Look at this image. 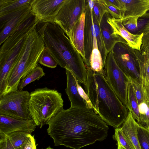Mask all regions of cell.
Returning a JSON list of instances; mask_svg holds the SVG:
<instances>
[{
    "mask_svg": "<svg viewBox=\"0 0 149 149\" xmlns=\"http://www.w3.org/2000/svg\"><path fill=\"white\" fill-rule=\"evenodd\" d=\"M104 71L108 83L127 107V89L129 81L127 77L117 64L112 52H109L107 56Z\"/></svg>",
    "mask_w": 149,
    "mask_h": 149,
    "instance_id": "7",
    "label": "cell"
},
{
    "mask_svg": "<svg viewBox=\"0 0 149 149\" xmlns=\"http://www.w3.org/2000/svg\"><path fill=\"white\" fill-rule=\"evenodd\" d=\"M113 138L120 143L125 149H135L130 141L123 133L120 127L116 128Z\"/></svg>",
    "mask_w": 149,
    "mask_h": 149,
    "instance_id": "35",
    "label": "cell"
},
{
    "mask_svg": "<svg viewBox=\"0 0 149 149\" xmlns=\"http://www.w3.org/2000/svg\"><path fill=\"white\" fill-rule=\"evenodd\" d=\"M143 87L146 99L147 100L149 101V81L147 85L146 86Z\"/></svg>",
    "mask_w": 149,
    "mask_h": 149,
    "instance_id": "40",
    "label": "cell"
},
{
    "mask_svg": "<svg viewBox=\"0 0 149 149\" xmlns=\"http://www.w3.org/2000/svg\"><path fill=\"white\" fill-rule=\"evenodd\" d=\"M36 126L32 119L22 120L0 115V136L17 131L31 134Z\"/></svg>",
    "mask_w": 149,
    "mask_h": 149,
    "instance_id": "15",
    "label": "cell"
},
{
    "mask_svg": "<svg viewBox=\"0 0 149 149\" xmlns=\"http://www.w3.org/2000/svg\"><path fill=\"white\" fill-rule=\"evenodd\" d=\"M92 16L98 47L101 53L103 63L105 65L106 57L108 53L105 48L102 38L100 28V23L97 21L93 10Z\"/></svg>",
    "mask_w": 149,
    "mask_h": 149,
    "instance_id": "27",
    "label": "cell"
},
{
    "mask_svg": "<svg viewBox=\"0 0 149 149\" xmlns=\"http://www.w3.org/2000/svg\"><path fill=\"white\" fill-rule=\"evenodd\" d=\"M45 47L43 38L36 26L24 38L3 96L18 90L20 81L38 66Z\"/></svg>",
    "mask_w": 149,
    "mask_h": 149,
    "instance_id": "4",
    "label": "cell"
},
{
    "mask_svg": "<svg viewBox=\"0 0 149 149\" xmlns=\"http://www.w3.org/2000/svg\"><path fill=\"white\" fill-rule=\"evenodd\" d=\"M29 134L17 131L0 136V149H15L20 147Z\"/></svg>",
    "mask_w": 149,
    "mask_h": 149,
    "instance_id": "22",
    "label": "cell"
},
{
    "mask_svg": "<svg viewBox=\"0 0 149 149\" xmlns=\"http://www.w3.org/2000/svg\"><path fill=\"white\" fill-rule=\"evenodd\" d=\"M139 106L141 125L149 130V101L146 100Z\"/></svg>",
    "mask_w": 149,
    "mask_h": 149,
    "instance_id": "30",
    "label": "cell"
},
{
    "mask_svg": "<svg viewBox=\"0 0 149 149\" xmlns=\"http://www.w3.org/2000/svg\"><path fill=\"white\" fill-rule=\"evenodd\" d=\"M45 75L42 68L40 66H37L26 77L20 81L18 90H22L26 86L36 80H39Z\"/></svg>",
    "mask_w": 149,
    "mask_h": 149,
    "instance_id": "28",
    "label": "cell"
},
{
    "mask_svg": "<svg viewBox=\"0 0 149 149\" xmlns=\"http://www.w3.org/2000/svg\"><path fill=\"white\" fill-rule=\"evenodd\" d=\"M127 108L131 112L134 118L141 125L139 104L132 86L129 81L127 89Z\"/></svg>",
    "mask_w": 149,
    "mask_h": 149,
    "instance_id": "23",
    "label": "cell"
},
{
    "mask_svg": "<svg viewBox=\"0 0 149 149\" xmlns=\"http://www.w3.org/2000/svg\"><path fill=\"white\" fill-rule=\"evenodd\" d=\"M127 78L132 86L139 105L147 100L144 87L142 83L130 77Z\"/></svg>",
    "mask_w": 149,
    "mask_h": 149,
    "instance_id": "29",
    "label": "cell"
},
{
    "mask_svg": "<svg viewBox=\"0 0 149 149\" xmlns=\"http://www.w3.org/2000/svg\"><path fill=\"white\" fill-rule=\"evenodd\" d=\"M138 19L137 17H131L121 20L124 26L130 32V31H135L137 29Z\"/></svg>",
    "mask_w": 149,
    "mask_h": 149,
    "instance_id": "36",
    "label": "cell"
},
{
    "mask_svg": "<svg viewBox=\"0 0 149 149\" xmlns=\"http://www.w3.org/2000/svg\"><path fill=\"white\" fill-rule=\"evenodd\" d=\"M93 110L70 108L58 112L47 124V133L54 145L80 149L105 139L109 127Z\"/></svg>",
    "mask_w": 149,
    "mask_h": 149,
    "instance_id": "1",
    "label": "cell"
},
{
    "mask_svg": "<svg viewBox=\"0 0 149 149\" xmlns=\"http://www.w3.org/2000/svg\"><path fill=\"white\" fill-rule=\"evenodd\" d=\"M103 5L106 12L116 19H122L123 17L124 11L119 9L107 2L105 0H100Z\"/></svg>",
    "mask_w": 149,
    "mask_h": 149,
    "instance_id": "34",
    "label": "cell"
},
{
    "mask_svg": "<svg viewBox=\"0 0 149 149\" xmlns=\"http://www.w3.org/2000/svg\"><path fill=\"white\" fill-rule=\"evenodd\" d=\"M137 136L141 149H149V130L139 125Z\"/></svg>",
    "mask_w": 149,
    "mask_h": 149,
    "instance_id": "33",
    "label": "cell"
},
{
    "mask_svg": "<svg viewBox=\"0 0 149 149\" xmlns=\"http://www.w3.org/2000/svg\"><path fill=\"white\" fill-rule=\"evenodd\" d=\"M86 68L87 77L84 85L94 112L107 124L115 128L120 127L127 117L128 109L109 86L104 73Z\"/></svg>",
    "mask_w": 149,
    "mask_h": 149,
    "instance_id": "2",
    "label": "cell"
},
{
    "mask_svg": "<svg viewBox=\"0 0 149 149\" xmlns=\"http://www.w3.org/2000/svg\"><path fill=\"white\" fill-rule=\"evenodd\" d=\"M112 52L117 64L126 75L142 83L139 66L133 49L127 44L118 42Z\"/></svg>",
    "mask_w": 149,
    "mask_h": 149,
    "instance_id": "8",
    "label": "cell"
},
{
    "mask_svg": "<svg viewBox=\"0 0 149 149\" xmlns=\"http://www.w3.org/2000/svg\"><path fill=\"white\" fill-rule=\"evenodd\" d=\"M62 94L57 90L47 87L30 93L29 109L32 119L40 128L63 109Z\"/></svg>",
    "mask_w": 149,
    "mask_h": 149,
    "instance_id": "5",
    "label": "cell"
},
{
    "mask_svg": "<svg viewBox=\"0 0 149 149\" xmlns=\"http://www.w3.org/2000/svg\"><path fill=\"white\" fill-rule=\"evenodd\" d=\"M25 37L14 47L0 53V97L3 95L8 78L14 66Z\"/></svg>",
    "mask_w": 149,
    "mask_h": 149,
    "instance_id": "11",
    "label": "cell"
},
{
    "mask_svg": "<svg viewBox=\"0 0 149 149\" xmlns=\"http://www.w3.org/2000/svg\"><path fill=\"white\" fill-rule=\"evenodd\" d=\"M44 45L61 68L71 71L78 81L84 84L87 71L81 55L60 26L54 22H40L36 26Z\"/></svg>",
    "mask_w": 149,
    "mask_h": 149,
    "instance_id": "3",
    "label": "cell"
},
{
    "mask_svg": "<svg viewBox=\"0 0 149 149\" xmlns=\"http://www.w3.org/2000/svg\"><path fill=\"white\" fill-rule=\"evenodd\" d=\"M38 63L45 66L52 68H56L58 65L50 52L45 47L41 55Z\"/></svg>",
    "mask_w": 149,
    "mask_h": 149,
    "instance_id": "31",
    "label": "cell"
},
{
    "mask_svg": "<svg viewBox=\"0 0 149 149\" xmlns=\"http://www.w3.org/2000/svg\"><path fill=\"white\" fill-rule=\"evenodd\" d=\"M77 86L79 93L81 97L85 102L88 108L92 109L94 111L95 109L93 106L88 96L84 90L79 84L78 80L77 81Z\"/></svg>",
    "mask_w": 149,
    "mask_h": 149,
    "instance_id": "38",
    "label": "cell"
},
{
    "mask_svg": "<svg viewBox=\"0 0 149 149\" xmlns=\"http://www.w3.org/2000/svg\"><path fill=\"white\" fill-rule=\"evenodd\" d=\"M109 14L108 13L106 12L100 23L102 38L105 48L108 53L112 52L114 46L117 43L121 42L128 44L127 41L120 36L118 35L116 36H112L113 30L107 21Z\"/></svg>",
    "mask_w": 149,
    "mask_h": 149,
    "instance_id": "19",
    "label": "cell"
},
{
    "mask_svg": "<svg viewBox=\"0 0 149 149\" xmlns=\"http://www.w3.org/2000/svg\"><path fill=\"white\" fill-rule=\"evenodd\" d=\"M19 149H36V145L34 136L29 134L26 139Z\"/></svg>",
    "mask_w": 149,
    "mask_h": 149,
    "instance_id": "39",
    "label": "cell"
},
{
    "mask_svg": "<svg viewBox=\"0 0 149 149\" xmlns=\"http://www.w3.org/2000/svg\"><path fill=\"white\" fill-rule=\"evenodd\" d=\"M93 11L99 23L106 12L105 8L100 0H94Z\"/></svg>",
    "mask_w": 149,
    "mask_h": 149,
    "instance_id": "37",
    "label": "cell"
},
{
    "mask_svg": "<svg viewBox=\"0 0 149 149\" xmlns=\"http://www.w3.org/2000/svg\"><path fill=\"white\" fill-rule=\"evenodd\" d=\"M34 0H0V16L31 5Z\"/></svg>",
    "mask_w": 149,
    "mask_h": 149,
    "instance_id": "26",
    "label": "cell"
},
{
    "mask_svg": "<svg viewBox=\"0 0 149 149\" xmlns=\"http://www.w3.org/2000/svg\"><path fill=\"white\" fill-rule=\"evenodd\" d=\"M19 149V148H16V149Z\"/></svg>",
    "mask_w": 149,
    "mask_h": 149,
    "instance_id": "43",
    "label": "cell"
},
{
    "mask_svg": "<svg viewBox=\"0 0 149 149\" xmlns=\"http://www.w3.org/2000/svg\"><path fill=\"white\" fill-rule=\"evenodd\" d=\"M104 64L98 47L96 36L95 37L93 50L89 60V67L97 72L104 73Z\"/></svg>",
    "mask_w": 149,
    "mask_h": 149,
    "instance_id": "24",
    "label": "cell"
},
{
    "mask_svg": "<svg viewBox=\"0 0 149 149\" xmlns=\"http://www.w3.org/2000/svg\"><path fill=\"white\" fill-rule=\"evenodd\" d=\"M67 77V87L65 92L70 102L71 108H87L85 102L79 95L77 86L78 80L73 73L65 69Z\"/></svg>",
    "mask_w": 149,
    "mask_h": 149,
    "instance_id": "18",
    "label": "cell"
},
{
    "mask_svg": "<svg viewBox=\"0 0 149 149\" xmlns=\"http://www.w3.org/2000/svg\"><path fill=\"white\" fill-rule=\"evenodd\" d=\"M121 1L125 8L122 19L131 17L139 18L149 10V0H121Z\"/></svg>",
    "mask_w": 149,
    "mask_h": 149,
    "instance_id": "20",
    "label": "cell"
},
{
    "mask_svg": "<svg viewBox=\"0 0 149 149\" xmlns=\"http://www.w3.org/2000/svg\"><path fill=\"white\" fill-rule=\"evenodd\" d=\"M139 125L129 111L127 117L120 127L123 133L135 149H141L137 136V130Z\"/></svg>",
    "mask_w": 149,
    "mask_h": 149,
    "instance_id": "21",
    "label": "cell"
},
{
    "mask_svg": "<svg viewBox=\"0 0 149 149\" xmlns=\"http://www.w3.org/2000/svg\"><path fill=\"white\" fill-rule=\"evenodd\" d=\"M85 12L83 13L75 23L70 31L66 35L73 47L81 56L85 64L84 47V27Z\"/></svg>",
    "mask_w": 149,
    "mask_h": 149,
    "instance_id": "17",
    "label": "cell"
},
{
    "mask_svg": "<svg viewBox=\"0 0 149 149\" xmlns=\"http://www.w3.org/2000/svg\"><path fill=\"white\" fill-rule=\"evenodd\" d=\"M30 95L27 91L17 90L0 97V115L22 120L32 119L29 105Z\"/></svg>",
    "mask_w": 149,
    "mask_h": 149,
    "instance_id": "6",
    "label": "cell"
},
{
    "mask_svg": "<svg viewBox=\"0 0 149 149\" xmlns=\"http://www.w3.org/2000/svg\"><path fill=\"white\" fill-rule=\"evenodd\" d=\"M53 149L50 146H49V147H47V148H45V149Z\"/></svg>",
    "mask_w": 149,
    "mask_h": 149,
    "instance_id": "42",
    "label": "cell"
},
{
    "mask_svg": "<svg viewBox=\"0 0 149 149\" xmlns=\"http://www.w3.org/2000/svg\"><path fill=\"white\" fill-rule=\"evenodd\" d=\"M40 22V20L32 13L12 32L2 44L0 48V53L14 47L21 39L29 33Z\"/></svg>",
    "mask_w": 149,
    "mask_h": 149,
    "instance_id": "13",
    "label": "cell"
},
{
    "mask_svg": "<svg viewBox=\"0 0 149 149\" xmlns=\"http://www.w3.org/2000/svg\"><path fill=\"white\" fill-rule=\"evenodd\" d=\"M32 14L31 5L0 16V45L12 32Z\"/></svg>",
    "mask_w": 149,
    "mask_h": 149,
    "instance_id": "10",
    "label": "cell"
},
{
    "mask_svg": "<svg viewBox=\"0 0 149 149\" xmlns=\"http://www.w3.org/2000/svg\"><path fill=\"white\" fill-rule=\"evenodd\" d=\"M65 0H34L31 4L32 14L40 22H54Z\"/></svg>",
    "mask_w": 149,
    "mask_h": 149,
    "instance_id": "12",
    "label": "cell"
},
{
    "mask_svg": "<svg viewBox=\"0 0 149 149\" xmlns=\"http://www.w3.org/2000/svg\"><path fill=\"white\" fill-rule=\"evenodd\" d=\"M94 4V0H86L84 27V47L86 67H89V60L93 49V41L96 36L92 16Z\"/></svg>",
    "mask_w": 149,
    "mask_h": 149,
    "instance_id": "14",
    "label": "cell"
},
{
    "mask_svg": "<svg viewBox=\"0 0 149 149\" xmlns=\"http://www.w3.org/2000/svg\"><path fill=\"white\" fill-rule=\"evenodd\" d=\"M108 23L111 25L113 31L112 35L116 36L118 34L121 36L127 42L131 48L141 51L142 33L139 34H133L129 31L124 26L121 19L113 18L109 14L107 19Z\"/></svg>",
    "mask_w": 149,
    "mask_h": 149,
    "instance_id": "16",
    "label": "cell"
},
{
    "mask_svg": "<svg viewBox=\"0 0 149 149\" xmlns=\"http://www.w3.org/2000/svg\"><path fill=\"white\" fill-rule=\"evenodd\" d=\"M141 52L146 58H149V21L145 24L142 32Z\"/></svg>",
    "mask_w": 149,
    "mask_h": 149,
    "instance_id": "32",
    "label": "cell"
},
{
    "mask_svg": "<svg viewBox=\"0 0 149 149\" xmlns=\"http://www.w3.org/2000/svg\"><path fill=\"white\" fill-rule=\"evenodd\" d=\"M133 51L139 66L142 83L145 86L149 81V58H146L137 50L133 49Z\"/></svg>",
    "mask_w": 149,
    "mask_h": 149,
    "instance_id": "25",
    "label": "cell"
},
{
    "mask_svg": "<svg viewBox=\"0 0 149 149\" xmlns=\"http://www.w3.org/2000/svg\"><path fill=\"white\" fill-rule=\"evenodd\" d=\"M117 149H125L120 143L117 142Z\"/></svg>",
    "mask_w": 149,
    "mask_h": 149,
    "instance_id": "41",
    "label": "cell"
},
{
    "mask_svg": "<svg viewBox=\"0 0 149 149\" xmlns=\"http://www.w3.org/2000/svg\"><path fill=\"white\" fill-rule=\"evenodd\" d=\"M86 0H65L56 17L54 22L67 35L82 14L85 12Z\"/></svg>",
    "mask_w": 149,
    "mask_h": 149,
    "instance_id": "9",
    "label": "cell"
}]
</instances>
